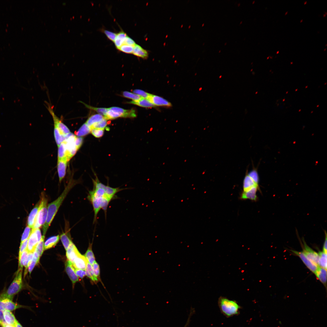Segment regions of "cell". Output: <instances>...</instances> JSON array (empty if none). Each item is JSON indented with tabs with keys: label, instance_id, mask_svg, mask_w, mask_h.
<instances>
[{
	"label": "cell",
	"instance_id": "obj_5",
	"mask_svg": "<svg viewBox=\"0 0 327 327\" xmlns=\"http://www.w3.org/2000/svg\"><path fill=\"white\" fill-rule=\"evenodd\" d=\"M22 269H18L15 277L7 290L0 295V297L8 298L11 300L14 296L22 289Z\"/></svg>",
	"mask_w": 327,
	"mask_h": 327
},
{
	"label": "cell",
	"instance_id": "obj_45",
	"mask_svg": "<svg viewBox=\"0 0 327 327\" xmlns=\"http://www.w3.org/2000/svg\"><path fill=\"white\" fill-rule=\"evenodd\" d=\"M91 132L94 137L96 138H100L102 137L104 134V129H92Z\"/></svg>",
	"mask_w": 327,
	"mask_h": 327
},
{
	"label": "cell",
	"instance_id": "obj_56",
	"mask_svg": "<svg viewBox=\"0 0 327 327\" xmlns=\"http://www.w3.org/2000/svg\"><path fill=\"white\" fill-rule=\"evenodd\" d=\"M15 327H23L21 324L17 321L15 325Z\"/></svg>",
	"mask_w": 327,
	"mask_h": 327
},
{
	"label": "cell",
	"instance_id": "obj_57",
	"mask_svg": "<svg viewBox=\"0 0 327 327\" xmlns=\"http://www.w3.org/2000/svg\"><path fill=\"white\" fill-rule=\"evenodd\" d=\"M187 322V323L186 324V325H185V326L184 327H187V325H188V323L189 322Z\"/></svg>",
	"mask_w": 327,
	"mask_h": 327
},
{
	"label": "cell",
	"instance_id": "obj_21",
	"mask_svg": "<svg viewBox=\"0 0 327 327\" xmlns=\"http://www.w3.org/2000/svg\"><path fill=\"white\" fill-rule=\"evenodd\" d=\"M132 53L134 55L143 59L147 58L148 56L147 51L136 44L134 47Z\"/></svg>",
	"mask_w": 327,
	"mask_h": 327
},
{
	"label": "cell",
	"instance_id": "obj_12",
	"mask_svg": "<svg viewBox=\"0 0 327 327\" xmlns=\"http://www.w3.org/2000/svg\"><path fill=\"white\" fill-rule=\"evenodd\" d=\"M38 243L36 234L34 229H32L31 234L28 238L26 250L29 253H33Z\"/></svg>",
	"mask_w": 327,
	"mask_h": 327
},
{
	"label": "cell",
	"instance_id": "obj_20",
	"mask_svg": "<svg viewBox=\"0 0 327 327\" xmlns=\"http://www.w3.org/2000/svg\"><path fill=\"white\" fill-rule=\"evenodd\" d=\"M40 201L36 204L34 207L32 209L30 213L27 220V224L28 226L33 228L36 217L38 212Z\"/></svg>",
	"mask_w": 327,
	"mask_h": 327
},
{
	"label": "cell",
	"instance_id": "obj_26",
	"mask_svg": "<svg viewBox=\"0 0 327 327\" xmlns=\"http://www.w3.org/2000/svg\"><path fill=\"white\" fill-rule=\"evenodd\" d=\"M128 103L145 107H151L155 106L149 100L144 98H142L138 101H131L128 102Z\"/></svg>",
	"mask_w": 327,
	"mask_h": 327
},
{
	"label": "cell",
	"instance_id": "obj_35",
	"mask_svg": "<svg viewBox=\"0 0 327 327\" xmlns=\"http://www.w3.org/2000/svg\"><path fill=\"white\" fill-rule=\"evenodd\" d=\"M39 258L40 257L37 252L35 251L34 252L33 259L29 263L28 267V272L30 274L35 265L38 263Z\"/></svg>",
	"mask_w": 327,
	"mask_h": 327
},
{
	"label": "cell",
	"instance_id": "obj_29",
	"mask_svg": "<svg viewBox=\"0 0 327 327\" xmlns=\"http://www.w3.org/2000/svg\"><path fill=\"white\" fill-rule=\"evenodd\" d=\"M54 124V136L56 144L58 146L65 140V135L62 134L59 130L55 124Z\"/></svg>",
	"mask_w": 327,
	"mask_h": 327
},
{
	"label": "cell",
	"instance_id": "obj_28",
	"mask_svg": "<svg viewBox=\"0 0 327 327\" xmlns=\"http://www.w3.org/2000/svg\"><path fill=\"white\" fill-rule=\"evenodd\" d=\"M104 118V117L100 114H94L88 119L85 123L90 127L93 124L101 121Z\"/></svg>",
	"mask_w": 327,
	"mask_h": 327
},
{
	"label": "cell",
	"instance_id": "obj_46",
	"mask_svg": "<svg viewBox=\"0 0 327 327\" xmlns=\"http://www.w3.org/2000/svg\"><path fill=\"white\" fill-rule=\"evenodd\" d=\"M103 31L110 40L113 41H114L117 35L116 33L105 30H104Z\"/></svg>",
	"mask_w": 327,
	"mask_h": 327
},
{
	"label": "cell",
	"instance_id": "obj_53",
	"mask_svg": "<svg viewBox=\"0 0 327 327\" xmlns=\"http://www.w3.org/2000/svg\"><path fill=\"white\" fill-rule=\"evenodd\" d=\"M4 320L3 311L0 309V322L2 325L3 324L6 323Z\"/></svg>",
	"mask_w": 327,
	"mask_h": 327
},
{
	"label": "cell",
	"instance_id": "obj_7",
	"mask_svg": "<svg viewBox=\"0 0 327 327\" xmlns=\"http://www.w3.org/2000/svg\"><path fill=\"white\" fill-rule=\"evenodd\" d=\"M259 178L256 169H254L247 172L243 182V191H247L255 187L259 186Z\"/></svg>",
	"mask_w": 327,
	"mask_h": 327
},
{
	"label": "cell",
	"instance_id": "obj_51",
	"mask_svg": "<svg viewBox=\"0 0 327 327\" xmlns=\"http://www.w3.org/2000/svg\"><path fill=\"white\" fill-rule=\"evenodd\" d=\"M36 234L38 242L41 240L42 236H41V231L39 228L33 229Z\"/></svg>",
	"mask_w": 327,
	"mask_h": 327
},
{
	"label": "cell",
	"instance_id": "obj_38",
	"mask_svg": "<svg viewBox=\"0 0 327 327\" xmlns=\"http://www.w3.org/2000/svg\"><path fill=\"white\" fill-rule=\"evenodd\" d=\"M107 120L104 118L101 121L92 125L90 127L92 129H104L107 124Z\"/></svg>",
	"mask_w": 327,
	"mask_h": 327
},
{
	"label": "cell",
	"instance_id": "obj_30",
	"mask_svg": "<svg viewBox=\"0 0 327 327\" xmlns=\"http://www.w3.org/2000/svg\"><path fill=\"white\" fill-rule=\"evenodd\" d=\"M68 232H63L60 235V239L62 243L66 250L68 248L72 242Z\"/></svg>",
	"mask_w": 327,
	"mask_h": 327
},
{
	"label": "cell",
	"instance_id": "obj_1",
	"mask_svg": "<svg viewBox=\"0 0 327 327\" xmlns=\"http://www.w3.org/2000/svg\"><path fill=\"white\" fill-rule=\"evenodd\" d=\"M93 182V188L89 191L87 198L93 206L94 214L93 223H94L101 209L104 210L106 218L107 208L110 202L116 198L117 193L124 189L106 185L101 182L97 177Z\"/></svg>",
	"mask_w": 327,
	"mask_h": 327
},
{
	"label": "cell",
	"instance_id": "obj_36",
	"mask_svg": "<svg viewBox=\"0 0 327 327\" xmlns=\"http://www.w3.org/2000/svg\"><path fill=\"white\" fill-rule=\"evenodd\" d=\"M81 102L83 103L88 108L96 111L98 114L102 115L104 117L106 115L108 110V108L94 107L88 105L83 102L81 101Z\"/></svg>",
	"mask_w": 327,
	"mask_h": 327
},
{
	"label": "cell",
	"instance_id": "obj_16",
	"mask_svg": "<svg viewBox=\"0 0 327 327\" xmlns=\"http://www.w3.org/2000/svg\"><path fill=\"white\" fill-rule=\"evenodd\" d=\"M149 100L154 106H171V104L160 96L151 94Z\"/></svg>",
	"mask_w": 327,
	"mask_h": 327
},
{
	"label": "cell",
	"instance_id": "obj_9",
	"mask_svg": "<svg viewBox=\"0 0 327 327\" xmlns=\"http://www.w3.org/2000/svg\"><path fill=\"white\" fill-rule=\"evenodd\" d=\"M291 251L294 254L298 256L306 266L312 272L315 274L319 266L311 261L303 253L292 250Z\"/></svg>",
	"mask_w": 327,
	"mask_h": 327
},
{
	"label": "cell",
	"instance_id": "obj_50",
	"mask_svg": "<svg viewBox=\"0 0 327 327\" xmlns=\"http://www.w3.org/2000/svg\"><path fill=\"white\" fill-rule=\"evenodd\" d=\"M83 142V138L82 137H76L75 140V146L78 150L81 146Z\"/></svg>",
	"mask_w": 327,
	"mask_h": 327
},
{
	"label": "cell",
	"instance_id": "obj_11",
	"mask_svg": "<svg viewBox=\"0 0 327 327\" xmlns=\"http://www.w3.org/2000/svg\"><path fill=\"white\" fill-rule=\"evenodd\" d=\"M48 109L52 116L54 122V124H56L61 134L63 135H65L70 133V131L69 129L59 119L58 117L55 114L51 107L50 106H48Z\"/></svg>",
	"mask_w": 327,
	"mask_h": 327
},
{
	"label": "cell",
	"instance_id": "obj_34",
	"mask_svg": "<svg viewBox=\"0 0 327 327\" xmlns=\"http://www.w3.org/2000/svg\"><path fill=\"white\" fill-rule=\"evenodd\" d=\"M58 147V160H65L68 161L66 157V148L64 142H63Z\"/></svg>",
	"mask_w": 327,
	"mask_h": 327
},
{
	"label": "cell",
	"instance_id": "obj_52",
	"mask_svg": "<svg viewBox=\"0 0 327 327\" xmlns=\"http://www.w3.org/2000/svg\"><path fill=\"white\" fill-rule=\"evenodd\" d=\"M325 238L323 245L322 251L327 253V233L326 231H325Z\"/></svg>",
	"mask_w": 327,
	"mask_h": 327
},
{
	"label": "cell",
	"instance_id": "obj_25",
	"mask_svg": "<svg viewBox=\"0 0 327 327\" xmlns=\"http://www.w3.org/2000/svg\"><path fill=\"white\" fill-rule=\"evenodd\" d=\"M127 36L126 34L123 31H121L117 34L114 42L117 49L124 44L125 39Z\"/></svg>",
	"mask_w": 327,
	"mask_h": 327
},
{
	"label": "cell",
	"instance_id": "obj_23",
	"mask_svg": "<svg viewBox=\"0 0 327 327\" xmlns=\"http://www.w3.org/2000/svg\"><path fill=\"white\" fill-rule=\"evenodd\" d=\"M315 274L317 279L325 286L327 282L326 269L319 267Z\"/></svg>",
	"mask_w": 327,
	"mask_h": 327
},
{
	"label": "cell",
	"instance_id": "obj_55",
	"mask_svg": "<svg viewBox=\"0 0 327 327\" xmlns=\"http://www.w3.org/2000/svg\"><path fill=\"white\" fill-rule=\"evenodd\" d=\"M2 327H15L13 325H8L6 323L3 324L2 325Z\"/></svg>",
	"mask_w": 327,
	"mask_h": 327
},
{
	"label": "cell",
	"instance_id": "obj_8",
	"mask_svg": "<svg viewBox=\"0 0 327 327\" xmlns=\"http://www.w3.org/2000/svg\"><path fill=\"white\" fill-rule=\"evenodd\" d=\"M76 137L71 133L65 135V140L63 141L66 149L67 160H70L78 150L75 144Z\"/></svg>",
	"mask_w": 327,
	"mask_h": 327
},
{
	"label": "cell",
	"instance_id": "obj_49",
	"mask_svg": "<svg viewBox=\"0 0 327 327\" xmlns=\"http://www.w3.org/2000/svg\"><path fill=\"white\" fill-rule=\"evenodd\" d=\"M124 44L134 47L136 44L135 42L132 38L127 36L125 39Z\"/></svg>",
	"mask_w": 327,
	"mask_h": 327
},
{
	"label": "cell",
	"instance_id": "obj_27",
	"mask_svg": "<svg viewBox=\"0 0 327 327\" xmlns=\"http://www.w3.org/2000/svg\"><path fill=\"white\" fill-rule=\"evenodd\" d=\"M86 275L94 283H97L99 282L98 280L94 275L92 266L88 262L87 265L85 269Z\"/></svg>",
	"mask_w": 327,
	"mask_h": 327
},
{
	"label": "cell",
	"instance_id": "obj_22",
	"mask_svg": "<svg viewBox=\"0 0 327 327\" xmlns=\"http://www.w3.org/2000/svg\"><path fill=\"white\" fill-rule=\"evenodd\" d=\"M4 317L5 322L15 327L18 321L13 314L10 311L5 310L3 311Z\"/></svg>",
	"mask_w": 327,
	"mask_h": 327
},
{
	"label": "cell",
	"instance_id": "obj_3",
	"mask_svg": "<svg viewBox=\"0 0 327 327\" xmlns=\"http://www.w3.org/2000/svg\"><path fill=\"white\" fill-rule=\"evenodd\" d=\"M218 305L221 313L227 317L238 315L241 308L236 301L223 296L219 298Z\"/></svg>",
	"mask_w": 327,
	"mask_h": 327
},
{
	"label": "cell",
	"instance_id": "obj_41",
	"mask_svg": "<svg viewBox=\"0 0 327 327\" xmlns=\"http://www.w3.org/2000/svg\"><path fill=\"white\" fill-rule=\"evenodd\" d=\"M134 47L127 45L123 44L118 48V49L124 53L127 54L132 53Z\"/></svg>",
	"mask_w": 327,
	"mask_h": 327
},
{
	"label": "cell",
	"instance_id": "obj_2",
	"mask_svg": "<svg viewBox=\"0 0 327 327\" xmlns=\"http://www.w3.org/2000/svg\"><path fill=\"white\" fill-rule=\"evenodd\" d=\"M74 185L73 183L70 182L60 195L55 200L48 204L47 217L42 228L43 235L45 236L60 206Z\"/></svg>",
	"mask_w": 327,
	"mask_h": 327
},
{
	"label": "cell",
	"instance_id": "obj_31",
	"mask_svg": "<svg viewBox=\"0 0 327 327\" xmlns=\"http://www.w3.org/2000/svg\"><path fill=\"white\" fill-rule=\"evenodd\" d=\"M91 129L85 123L80 127L79 130L75 132V134L78 137L85 136L91 132Z\"/></svg>",
	"mask_w": 327,
	"mask_h": 327
},
{
	"label": "cell",
	"instance_id": "obj_43",
	"mask_svg": "<svg viewBox=\"0 0 327 327\" xmlns=\"http://www.w3.org/2000/svg\"><path fill=\"white\" fill-rule=\"evenodd\" d=\"M94 274L99 281H101L100 276V267L98 263L95 261L92 265Z\"/></svg>",
	"mask_w": 327,
	"mask_h": 327
},
{
	"label": "cell",
	"instance_id": "obj_58",
	"mask_svg": "<svg viewBox=\"0 0 327 327\" xmlns=\"http://www.w3.org/2000/svg\"><path fill=\"white\" fill-rule=\"evenodd\" d=\"M2 325V324H1V322H0V325Z\"/></svg>",
	"mask_w": 327,
	"mask_h": 327
},
{
	"label": "cell",
	"instance_id": "obj_10",
	"mask_svg": "<svg viewBox=\"0 0 327 327\" xmlns=\"http://www.w3.org/2000/svg\"><path fill=\"white\" fill-rule=\"evenodd\" d=\"M303 243L302 252L311 261L318 266L319 258L318 253L314 251L308 246L304 239H303Z\"/></svg>",
	"mask_w": 327,
	"mask_h": 327
},
{
	"label": "cell",
	"instance_id": "obj_17",
	"mask_svg": "<svg viewBox=\"0 0 327 327\" xmlns=\"http://www.w3.org/2000/svg\"><path fill=\"white\" fill-rule=\"evenodd\" d=\"M65 270L73 284H74L78 280V277L76 274L72 264L68 260L66 263Z\"/></svg>",
	"mask_w": 327,
	"mask_h": 327
},
{
	"label": "cell",
	"instance_id": "obj_18",
	"mask_svg": "<svg viewBox=\"0 0 327 327\" xmlns=\"http://www.w3.org/2000/svg\"><path fill=\"white\" fill-rule=\"evenodd\" d=\"M79 253L75 245L72 242L66 250V255L68 260L72 263Z\"/></svg>",
	"mask_w": 327,
	"mask_h": 327
},
{
	"label": "cell",
	"instance_id": "obj_42",
	"mask_svg": "<svg viewBox=\"0 0 327 327\" xmlns=\"http://www.w3.org/2000/svg\"><path fill=\"white\" fill-rule=\"evenodd\" d=\"M31 229L28 226L25 228L21 236V243L28 238L32 231Z\"/></svg>",
	"mask_w": 327,
	"mask_h": 327
},
{
	"label": "cell",
	"instance_id": "obj_32",
	"mask_svg": "<svg viewBox=\"0 0 327 327\" xmlns=\"http://www.w3.org/2000/svg\"><path fill=\"white\" fill-rule=\"evenodd\" d=\"M92 244L90 243L88 249L85 254L84 256L88 262L92 265L95 261V257L92 250Z\"/></svg>",
	"mask_w": 327,
	"mask_h": 327
},
{
	"label": "cell",
	"instance_id": "obj_14",
	"mask_svg": "<svg viewBox=\"0 0 327 327\" xmlns=\"http://www.w3.org/2000/svg\"><path fill=\"white\" fill-rule=\"evenodd\" d=\"M259 189V187H255L247 191H243L241 195L240 198L243 200L248 199L252 201H256L257 199L256 193Z\"/></svg>",
	"mask_w": 327,
	"mask_h": 327
},
{
	"label": "cell",
	"instance_id": "obj_47",
	"mask_svg": "<svg viewBox=\"0 0 327 327\" xmlns=\"http://www.w3.org/2000/svg\"><path fill=\"white\" fill-rule=\"evenodd\" d=\"M28 241V239L25 240L22 242L21 243L19 247V256H20L21 253L27 249Z\"/></svg>",
	"mask_w": 327,
	"mask_h": 327
},
{
	"label": "cell",
	"instance_id": "obj_40",
	"mask_svg": "<svg viewBox=\"0 0 327 327\" xmlns=\"http://www.w3.org/2000/svg\"><path fill=\"white\" fill-rule=\"evenodd\" d=\"M29 253L26 249L18 256V269H22L23 262Z\"/></svg>",
	"mask_w": 327,
	"mask_h": 327
},
{
	"label": "cell",
	"instance_id": "obj_48",
	"mask_svg": "<svg viewBox=\"0 0 327 327\" xmlns=\"http://www.w3.org/2000/svg\"><path fill=\"white\" fill-rule=\"evenodd\" d=\"M74 269L76 275L80 278L82 279L86 275L85 270L78 269L74 268Z\"/></svg>",
	"mask_w": 327,
	"mask_h": 327
},
{
	"label": "cell",
	"instance_id": "obj_54",
	"mask_svg": "<svg viewBox=\"0 0 327 327\" xmlns=\"http://www.w3.org/2000/svg\"><path fill=\"white\" fill-rule=\"evenodd\" d=\"M0 309L2 311L5 310L3 306V303L2 298L0 297Z\"/></svg>",
	"mask_w": 327,
	"mask_h": 327
},
{
	"label": "cell",
	"instance_id": "obj_39",
	"mask_svg": "<svg viewBox=\"0 0 327 327\" xmlns=\"http://www.w3.org/2000/svg\"><path fill=\"white\" fill-rule=\"evenodd\" d=\"M45 238V236L43 235L41 240L38 243L35 250L40 257L42 255L44 249V243Z\"/></svg>",
	"mask_w": 327,
	"mask_h": 327
},
{
	"label": "cell",
	"instance_id": "obj_19",
	"mask_svg": "<svg viewBox=\"0 0 327 327\" xmlns=\"http://www.w3.org/2000/svg\"><path fill=\"white\" fill-rule=\"evenodd\" d=\"M68 161L65 160H58L57 168L59 180L60 182L64 177Z\"/></svg>",
	"mask_w": 327,
	"mask_h": 327
},
{
	"label": "cell",
	"instance_id": "obj_6",
	"mask_svg": "<svg viewBox=\"0 0 327 327\" xmlns=\"http://www.w3.org/2000/svg\"><path fill=\"white\" fill-rule=\"evenodd\" d=\"M136 117L135 110H126L117 107L108 108L106 115L107 120L115 119L119 117L134 118Z\"/></svg>",
	"mask_w": 327,
	"mask_h": 327
},
{
	"label": "cell",
	"instance_id": "obj_24",
	"mask_svg": "<svg viewBox=\"0 0 327 327\" xmlns=\"http://www.w3.org/2000/svg\"><path fill=\"white\" fill-rule=\"evenodd\" d=\"M59 240V236L58 235L51 237L47 239L44 245V250H46L55 246Z\"/></svg>",
	"mask_w": 327,
	"mask_h": 327
},
{
	"label": "cell",
	"instance_id": "obj_37",
	"mask_svg": "<svg viewBox=\"0 0 327 327\" xmlns=\"http://www.w3.org/2000/svg\"><path fill=\"white\" fill-rule=\"evenodd\" d=\"M122 94L124 97L131 99L132 101H138L143 98L138 95L127 91L123 92Z\"/></svg>",
	"mask_w": 327,
	"mask_h": 327
},
{
	"label": "cell",
	"instance_id": "obj_15",
	"mask_svg": "<svg viewBox=\"0 0 327 327\" xmlns=\"http://www.w3.org/2000/svg\"><path fill=\"white\" fill-rule=\"evenodd\" d=\"M88 262L84 256L79 253L72 264L74 268L85 270Z\"/></svg>",
	"mask_w": 327,
	"mask_h": 327
},
{
	"label": "cell",
	"instance_id": "obj_33",
	"mask_svg": "<svg viewBox=\"0 0 327 327\" xmlns=\"http://www.w3.org/2000/svg\"><path fill=\"white\" fill-rule=\"evenodd\" d=\"M319 258L318 265L320 267L327 269V253L323 251L319 253Z\"/></svg>",
	"mask_w": 327,
	"mask_h": 327
},
{
	"label": "cell",
	"instance_id": "obj_4",
	"mask_svg": "<svg viewBox=\"0 0 327 327\" xmlns=\"http://www.w3.org/2000/svg\"><path fill=\"white\" fill-rule=\"evenodd\" d=\"M40 204L37 214L32 229L39 228L45 223L48 213V200L44 192L40 197Z\"/></svg>",
	"mask_w": 327,
	"mask_h": 327
},
{
	"label": "cell",
	"instance_id": "obj_44",
	"mask_svg": "<svg viewBox=\"0 0 327 327\" xmlns=\"http://www.w3.org/2000/svg\"><path fill=\"white\" fill-rule=\"evenodd\" d=\"M134 93L139 95L142 98L148 99L151 94L141 90L135 89L133 91Z\"/></svg>",
	"mask_w": 327,
	"mask_h": 327
},
{
	"label": "cell",
	"instance_id": "obj_13",
	"mask_svg": "<svg viewBox=\"0 0 327 327\" xmlns=\"http://www.w3.org/2000/svg\"><path fill=\"white\" fill-rule=\"evenodd\" d=\"M1 298H2L3 306L5 310L11 311L21 308L30 309V308L28 307L21 306L15 303L12 300L8 299Z\"/></svg>",
	"mask_w": 327,
	"mask_h": 327
}]
</instances>
